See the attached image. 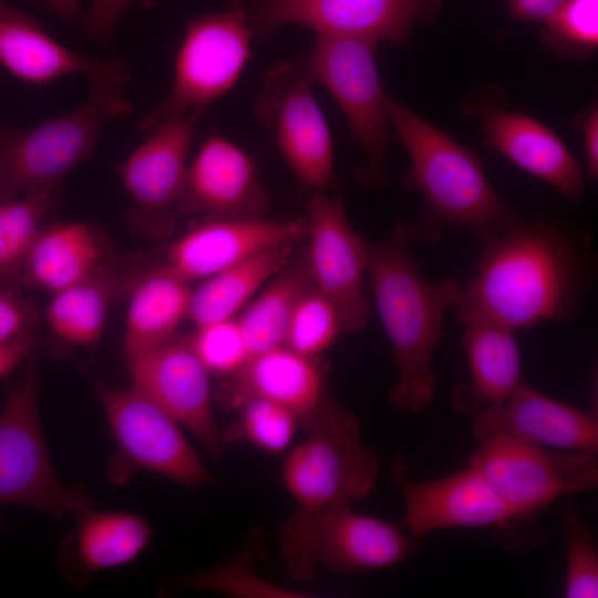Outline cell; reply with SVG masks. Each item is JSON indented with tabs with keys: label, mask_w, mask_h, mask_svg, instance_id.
Here are the masks:
<instances>
[{
	"label": "cell",
	"mask_w": 598,
	"mask_h": 598,
	"mask_svg": "<svg viewBox=\"0 0 598 598\" xmlns=\"http://www.w3.org/2000/svg\"><path fill=\"white\" fill-rule=\"evenodd\" d=\"M93 385L128 464L187 487L213 483L214 477L183 436L178 423L153 400L133 386L115 390L97 380Z\"/></svg>",
	"instance_id": "14"
},
{
	"label": "cell",
	"mask_w": 598,
	"mask_h": 598,
	"mask_svg": "<svg viewBox=\"0 0 598 598\" xmlns=\"http://www.w3.org/2000/svg\"><path fill=\"white\" fill-rule=\"evenodd\" d=\"M566 544L564 594L567 598L598 597V550L590 527L570 503L560 506Z\"/></svg>",
	"instance_id": "34"
},
{
	"label": "cell",
	"mask_w": 598,
	"mask_h": 598,
	"mask_svg": "<svg viewBox=\"0 0 598 598\" xmlns=\"http://www.w3.org/2000/svg\"><path fill=\"white\" fill-rule=\"evenodd\" d=\"M250 550L216 568L187 577L183 586L216 590L227 595L252 597H307L301 592L271 585L255 574Z\"/></svg>",
	"instance_id": "37"
},
{
	"label": "cell",
	"mask_w": 598,
	"mask_h": 598,
	"mask_svg": "<svg viewBox=\"0 0 598 598\" xmlns=\"http://www.w3.org/2000/svg\"><path fill=\"white\" fill-rule=\"evenodd\" d=\"M37 349L24 360L0 411V504L23 505L59 517L90 508L78 488L54 474L38 409Z\"/></svg>",
	"instance_id": "7"
},
{
	"label": "cell",
	"mask_w": 598,
	"mask_h": 598,
	"mask_svg": "<svg viewBox=\"0 0 598 598\" xmlns=\"http://www.w3.org/2000/svg\"><path fill=\"white\" fill-rule=\"evenodd\" d=\"M411 243L404 221L396 224L388 239L368 241V275L396 368L389 401L399 411L417 414L435 396L433 360L445 312L454 305L461 283L455 278L426 279Z\"/></svg>",
	"instance_id": "2"
},
{
	"label": "cell",
	"mask_w": 598,
	"mask_h": 598,
	"mask_svg": "<svg viewBox=\"0 0 598 598\" xmlns=\"http://www.w3.org/2000/svg\"><path fill=\"white\" fill-rule=\"evenodd\" d=\"M207 109H195L162 124L121 164L122 183L133 200L131 219L165 234L176 223L187 175V156L197 124Z\"/></svg>",
	"instance_id": "15"
},
{
	"label": "cell",
	"mask_w": 598,
	"mask_h": 598,
	"mask_svg": "<svg viewBox=\"0 0 598 598\" xmlns=\"http://www.w3.org/2000/svg\"><path fill=\"white\" fill-rule=\"evenodd\" d=\"M301 425L306 439L282 463L283 483L299 505L318 508L367 497L380 462L362 442L355 415L329 399Z\"/></svg>",
	"instance_id": "6"
},
{
	"label": "cell",
	"mask_w": 598,
	"mask_h": 598,
	"mask_svg": "<svg viewBox=\"0 0 598 598\" xmlns=\"http://www.w3.org/2000/svg\"><path fill=\"white\" fill-rule=\"evenodd\" d=\"M0 62L14 75L35 84L70 73H84L93 83L107 78L130 79L126 61L81 55L42 30L39 22L0 0Z\"/></svg>",
	"instance_id": "23"
},
{
	"label": "cell",
	"mask_w": 598,
	"mask_h": 598,
	"mask_svg": "<svg viewBox=\"0 0 598 598\" xmlns=\"http://www.w3.org/2000/svg\"><path fill=\"white\" fill-rule=\"evenodd\" d=\"M473 433L478 442L499 436L550 448L598 453L596 417L524 384L504 403L478 410Z\"/></svg>",
	"instance_id": "19"
},
{
	"label": "cell",
	"mask_w": 598,
	"mask_h": 598,
	"mask_svg": "<svg viewBox=\"0 0 598 598\" xmlns=\"http://www.w3.org/2000/svg\"><path fill=\"white\" fill-rule=\"evenodd\" d=\"M121 289L122 281L115 271L101 267L85 279L54 292L47 319L62 339L93 349L101 339L110 305Z\"/></svg>",
	"instance_id": "29"
},
{
	"label": "cell",
	"mask_w": 598,
	"mask_h": 598,
	"mask_svg": "<svg viewBox=\"0 0 598 598\" xmlns=\"http://www.w3.org/2000/svg\"><path fill=\"white\" fill-rule=\"evenodd\" d=\"M544 44L559 56L587 58L598 48V0H567L544 21Z\"/></svg>",
	"instance_id": "33"
},
{
	"label": "cell",
	"mask_w": 598,
	"mask_h": 598,
	"mask_svg": "<svg viewBox=\"0 0 598 598\" xmlns=\"http://www.w3.org/2000/svg\"><path fill=\"white\" fill-rule=\"evenodd\" d=\"M188 337L209 373L231 375L249 358L236 317L198 327Z\"/></svg>",
	"instance_id": "36"
},
{
	"label": "cell",
	"mask_w": 598,
	"mask_h": 598,
	"mask_svg": "<svg viewBox=\"0 0 598 598\" xmlns=\"http://www.w3.org/2000/svg\"><path fill=\"white\" fill-rule=\"evenodd\" d=\"M152 528L130 513H79L76 546L90 570L117 567L133 560L147 545Z\"/></svg>",
	"instance_id": "30"
},
{
	"label": "cell",
	"mask_w": 598,
	"mask_h": 598,
	"mask_svg": "<svg viewBox=\"0 0 598 598\" xmlns=\"http://www.w3.org/2000/svg\"><path fill=\"white\" fill-rule=\"evenodd\" d=\"M439 4V0H255L243 10L252 34L260 37L296 23L320 34L405 43L414 22L433 16Z\"/></svg>",
	"instance_id": "13"
},
{
	"label": "cell",
	"mask_w": 598,
	"mask_h": 598,
	"mask_svg": "<svg viewBox=\"0 0 598 598\" xmlns=\"http://www.w3.org/2000/svg\"><path fill=\"white\" fill-rule=\"evenodd\" d=\"M103 255L102 238L93 225L69 223L40 228L24 259L21 285L54 293L101 268Z\"/></svg>",
	"instance_id": "25"
},
{
	"label": "cell",
	"mask_w": 598,
	"mask_h": 598,
	"mask_svg": "<svg viewBox=\"0 0 598 598\" xmlns=\"http://www.w3.org/2000/svg\"><path fill=\"white\" fill-rule=\"evenodd\" d=\"M56 205L55 194L0 202V292L20 293L25 256L41 221Z\"/></svg>",
	"instance_id": "31"
},
{
	"label": "cell",
	"mask_w": 598,
	"mask_h": 598,
	"mask_svg": "<svg viewBox=\"0 0 598 598\" xmlns=\"http://www.w3.org/2000/svg\"><path fill=\"white\" fill-rule=\"evenodd\" d=\"M315 83L307 56L282 61L265 74L255 112L272 132L297 181L323 190L333 187L338 178L333 142L313 94Z\"/></svg>",
	"instance_id": "10"
},
{
	"label": "cell",
	"mask_w": 598,
	"mask_h": 598,
	"mask_svg": "<svg viewBox=\"0 0 598 598\" xmlns=\"http://www.w3.org/2000/svg\"><path fill=\"white\" fill-rule=\"evenodd\" d=\"M377 42L363 38L316 33L307 60L316 83L337 100L365 161L358 168L359 183L379 187L388 178L385 157L390 145L384 89L377 69Z\"/></svg>",
	"instance_id": "8"
},
{
	"label": "cell",
	"mask_w": 598,
	"mask_h": 598,
	"mask_svg": "<svg viewBox=\"0 0 598 598\" xmlns=\"http://www.w3.org/2000/svg\"><path fill=\"white\" fill-rule=\"evenodd\" d=\"M38 323L35 308L19 295L0 292V343L32 332Z\"/></svg>",
	"instance_id": "39"
},
{
	"label": "cell",
	"mask_w": 598,
	"mask_h": 598,
	"mask_svg": "<svg viewBox=\"0 0 598 598\" xmlns=\"http://www.w3.org/2000/svg\"><path fill=\"white\" fill-rule=\"evenodd\" d=\"M586 150V172L591 179L598 178V110L592 107L580 118Z\"/></svg>",
	"instance_id": "42"
},
{
	"label": "cell",
	"mask_w": 598,
	"mask_h": 598,
	"mask_svg": "<svg viewBox=\"0 0 598 598\" xmlns=\"http://www.w3.org/2000/svg\"><path fill=\"white\" fill-rule=\"evenodd\" d=\"M391 470L404 497L402 524L413 538L451 527H506L528 517L504 501L472 466L443 478L412 482L399 455Z\"/></svg>",
	"instance_id": "17"
},
{
	"label": "cell",
	"mask_w": 598,
	"mask_h": 598,
	"mask_svg": "<svg viewBox=\"0 0 598 598\" xmlns=\"http://www.w3.org/2000/svg\"><path fill=\"white\" fill-rule=\"evenodd\" d=\"M127 363L133 388L186 427L209 453L221 455L224 443L213 412L210 373L188 336L177 333L127 359Z\"/></svg>",
	"instance_id": "16"
},
{
	"label": "cell",
	"mask_w": 598,
	"mask_h": 598,
	"mask_svg": "<svg viewBox=\"0 0 598 598\" xmlns=\"http://www.w3.org/2000/svg\"><path fill=\"white\" fill-rule=\"evenodd\" d=\"M383 105L406 150L408 184L423 196V209L406 223L412 241L434 244L446 229L472 234L481 245L522 219L492 187L482 161L386 92Z\"/></svg>",
	"instance_id": "3"
},
{
	"label": "cell",
	"mask_w": 598,
	"mask_h": 598,
	"mask_svg": "<svg viewBox=\"0 0 598 598\" xmlns=\"http://www.w3.org/2000/svg\"><path fill=\"white\" fill-rule=\"evenodd\" d=\"M38 337L28 332L16 339L0 343V378L7 375L24 362L29 354L37 349Z\"/></svg>",
	"instance_id": "40"
},
{
	"label": "cell",
	"mask_w": 598,
	"mask_h": 598,
	"mask_svg": "<svg viewBox=\"0 0 598 598\" xmlns=\"http://www.w3.org/2000/svg\"><path fill=\"white\" fill-rule=\"evenodd\" d=\"M567 0H508L513 18L523 21H545Z\"/></svg>",
	"instance_id": "41"
},
{
	"label": "cell",
	"mask_w": 598,
	"mask_h": 598,
	"mask_svg": "<svg viewBox=\"0 0 598 598\" xmlns=\"http://www.w3.org/2000/svg\"><path fill=\"white\" fill-rule=\"evenodd\" d=\"M190 281L166 265L134 283L126 316L124 352L133 358L177 334L187 318Z\"/></svg>",
	"instance_id": "26"
},
{
	"label": "cell",
	"mask_w": 598,
	"mask_h": 598,
	"mask_svg": "<svg viewBox=\"0 0 598 598\" xmlns=\"http://www.w3.org/2000/svg\"><path fill=\"white\" fill-rule=\"evenodd\" d=\"M251 35L237 1L221 12L190 20L176 56L172 86L161 103L142 116L138 130L148 133L195 109H207L227 92L250 56Z\"/></svg>",
	"instance_id": "9"
},
{
	"label": "cell",
	"mask_w": 598,
	"mask_h": 598,
	"mask_svg": "<svg viewBox=\"0 0 598 598\" xmlns=\"http://www.w3.org/2000/svg\"><path fill=\"white\" fill-rule=\"evenodd\" d=\"M292 246L257 254L226 268L192 289L187 318L196 328L235 318L255 292L290 259Z\"/></svg>",
	"instance_id": "27"
},
{
	"label": "cell",
	"mask_w": 598,
	"mask_h": 598,
	"mask_svg": "<svg viewBox=\"0 0 598 598\" xmlns=\"http://www.w3.org/2000/svg\"><path fill=\"white\" fill-rule=\"evenodd\" d=\"M157 0H92L82 20V28L94 41L109 42L124 14L132 7L148 8Z\"/></svg>",
	"instance_id": "38"
},
{
	"label": "cell",
	"mask_w": 598,
	"mask_h": 598,
	"mask_svg": "<svg viewBox=\"0 0 598 598\" xmlns=\"http://www.w3.org/2000/svg\"><path fill=\"white\" fill-rule=\"evenodd\" d=\"M483 142L570 200L586 195L584 169L565 143L538 120L495 106L480 111Z\"/></svg>",
	"instance_id": "21"
},
{
	"label": "cell",
	"mask_w": 598,
	"mask_h": 598,
	"mask_svg": "<svg viewBox=\"0 0 598 598\" xmlns=\"http://www.w3.org/2000/svg\"><path fill=\"white\" fill-rule=\"evenodd\" d=\"M597 268L586 229L551 218L520 220L482 244L453 306L464 326L491 322L516 331L573 322L585 309Z\"/></svg>",
	"instance_id": "1"
},
{
	"label": "cell",
	"mask_w": 598,
	"mask_h": 598,
	"mask_svg": "<svg viewBox=\"0 0 598 598\" xmlns=\"http://www.w3.org/2000/svg\"><path fill=\"white\" fill-rule=\"evenodd\" d=\"M237 410L238 417L221 433L224 445L248 443L277 454L288 447L300 424L293 412L264 399L247 400Z\"/></svg>",
	"instance_id": "32"
},
{
	"label": "cell",
	"mask_w": 598,
	"mask_h": 598,
	"mask_svg": "<svg viewBox=\"0 0 598 598\" xmlns=\"http://www.w3.org/2000/svg\"><path fill=\"white\" fill-rule=\"evenodd\" d=\"M341 333L337 309L313 288L297 305L283 346L299 354L316 358L329 349Z\"/></svg>",
	"instance_id": "35"
},
{
	"label": "cell",
	"mask_w": 598,
	"mask_h": 598,
	"mask_svg": "<svg viewBox=\"0 0 598 598\" xmlns=\"http://www.w3.org/2000/svg\"><path fill=\"white\" fill-rule=\"evenodd\" d=\"M306 236V218H208L173 244L165 265L190 282L204 280L265 250L293 246Z\"/></svg>",
	"instance_id": "18"
},
{
	"label": "cell",
	"mask_w": 598,
	"mask_h": 598,
	"mask_svg": "<svg viewBox=\"0 0 598 598\" xmlns=\"http://www.w3.org/2000/svg\"><path fill=\"white\" fill-rule=\"evenodd\" d=\"M495 492L532 517L551 502L598 486V453L566 451L493 436L470 457Z\"/></svg>",
	"instance_id": "11"
},
{
	"label": "cell",
	"mask_w": 598,
	"mask_h": 598,
	"mask_svg": "<svg viewBox=\"0 0 598 598\" xmlns=\"http://www.w3.org/2000/svg\"><path fill=\"white\" fill-rule=\"evenodd\" d=\"M470 381L455 389L453 406L476 413L504 403L523 383L522 359L515 331L491 322L465 324L462 334Z\"/></svg>",
	"instance_id": "24"
},
{
	"label": "cell",
	"mask_w": 598,
	"mask_h": 598,
	"mask_svg": "<svg viewBox=\"0 0 598 598\" xmlns=\"http://www.w3.org/2000/svg\"><path fill=\"white\" fill-rule=\"evenodd\" d=\"M127 81L93 82L84 105L35 126H0V202L55 194L65 176L93 155L104 126L133 110Z\"/></svg>",
	"instance_id": "4"
},
{
	"label": "cell",
	"mask_w": 598,
	"mask_h": 598,
	"mask_svg": "<svg viewBox=\"0 0 598 598\" xmlns=\"http://www.w3.org/2000/svg\"><path fill=\"white\" fill-rule=\"evenodd\" d=\"M250 399L277 403L293 412L302 424L329 400L326 370L317 357L299 354L286 346L255 354L229 375L221 389L227 409L237 410Z\"/></svg>",
	"instance_id": "22"
},
{
	"label": "cell",
	"mask_w": 598,
	"mask_h": 598,
	"mask_svg": "<svg viewBox=\"0 0 598 598\" xmlns=\"http://www.w3.org/2000/svg\"><path fill=\"white\" fill-rule=\"evenodd\" d=\"M52 13L66 22H75L80 16L78 0H40Z\"/></svg>",
	"instance_id": "43"
},
{
	"label": "cell",
	"mask_w": 598,
	"mask_h": 598,
	"mask_svg": "<svg viewBox=\"0 0 598 598\" xmlns=\"http://www.w3.org/2000/svg\"><path fill=\"white\" fill-rule=\"evenodd\" d=\"M280 553L293 579L309 581L319 570L369 573L405 561L415 544L393 524L352 511L349 504L298 505L281 523Z\"/></svg>",
	"instance_id": "5"
},
{
	"label": "cell",
	"mask_w": 598,
	"mask_h": 598,
	"mask_svg": "<svg viewBox=\"0 0 598 598\" xmlns=\"http://www.w3.org/2000/svg\"><path fill=\"white\" fill-rule=\"evenodd\" d=\"M306 220L305 250L315 288L337 309L342 332H357L370 316L368 240L350 225L343 199L322 190L310 195Z\"/></svg>",
	"instance_id": "12"
},
{
	"label": "cell",
	"mask_w": 598,
	"mask_h": 598,
	"mask_svg": "<svg viewBox=\"0 0 598 598\" xmlns=\"http://www.w3.org/2000/svg\"><path fill=\"white\" fill-rule=\"evenodd\" d=\"M315 288L306 250L289 259L254 301L237 315L249 358L285 344L292 313Z\"/></svg>",
	"instance_id": "28"
},
{
	"label": "cell",
	"mask_w": 598,
	"mask_h": 598,
	"mask_svg": "<svg viewBox=\"0 0 598 598\" xmlns=\"http://www.w3.org/2000/svg\"><path fill=\"white\" fill-rule=\"evenodd\" d=\"M268 205L250 156L221 136L206 138L187 168L179 213L261 218Z\"/></svg>",
	"instance_id": "20"
}]
</instances>
